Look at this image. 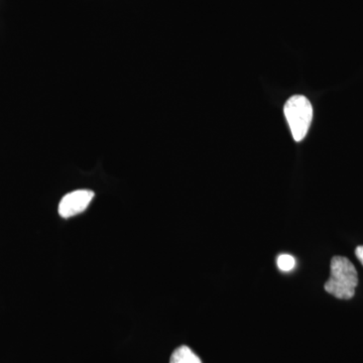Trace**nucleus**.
Instances as JSON below:
<instances>
[{
    "label": "nucleus",
    "mask_w": 363,
    "mask_h": 363,
    "mask_svg": "<svg viewBox=\"0 0 363 363\" xmlns=\"http://www.w3.org/2000/svg\"><path fill=\"white\" fill-rule=\"evenodd\" d=\"M169 363H202V362L188 346L184 345L174 351Z\"/></svg>",
    "instance_id": "obj_4"
},
{
    "label": "nucleus",
    "mask_w": 363,
    "mask_h": 363,
    "mask_svg": "<svg viewBox=\"0 0 363 363\" xmlns=\"http://www.w3.org/2000/svg\"><path fill=\"white\" fill-rule=\"evenodd\" d=\"M277 264H278L279 269L281 272H291L296 266V260L292 255H281L278 257Z\"/></svg>",
    "instance_id": "obj_5"
},
{
    "label": "nucleus",
    "mask_w": 363,
    "mask_h": 363,
    "mask_svg": "<svg viewBox=\"0 0 363 363\" xmlns=\"http://www.w3.org/2000/svg\"><path fill=\"white\" fill-rule=\"evenodd\" d=\"M358 285L357 269L350 259L334 257L331 260L330 278L325 284V291L334 297L350 300L355 295Z\"/></svg>",
    "instance_id": "obj_1"
},
{
    "label": "nucleus",
    "mask_w": 363,
    "mask_h": 363,
    "mask_svg": "<svg viewBox=\"0 0 363 363\" xmlns=\"http://www.w3.org/2000/svg\"><path fill=\"white\" fill-rule=\"evenodd\" d=\"M94 196V192L90 190H77L68 193L60 202V216L70 218L82 213L89 206Z\"/></svg>",
    "instance_id": "obj_3"
},
{
    "label": "nucleus",
    "mask_w": 363,
    "mask_h": 363,
    "mask_svg": "<svg viewBox=\"0 0 363 363\" xmlns=\"http://www.w3.org/2000/svg\"><path fill=\"white\" fill-rule=\"evenodd\" d=\"M284 112L294 140L296 142L304 140L312 123L311 102L303 95H295L286 102Z\"/></svg>",
    "instance_id": "obj_2"
},
{
    "label": "nucleus",
    "mask_w": 363,
    "mask_h": 363,
    "mask_svg": "<svg viewBox=\"0 0 363 363\" xmlns=\"http://www.w3.org/2000/svg\"><path fill=\"white\" fill-rule=\"evenodd\" d=\"M355 255H357V259H359V262H362L363 266V245H360V247H358L357 250H355Z\"/></svg>",
    "instance_id": "obj_6"
}]
</instances>
